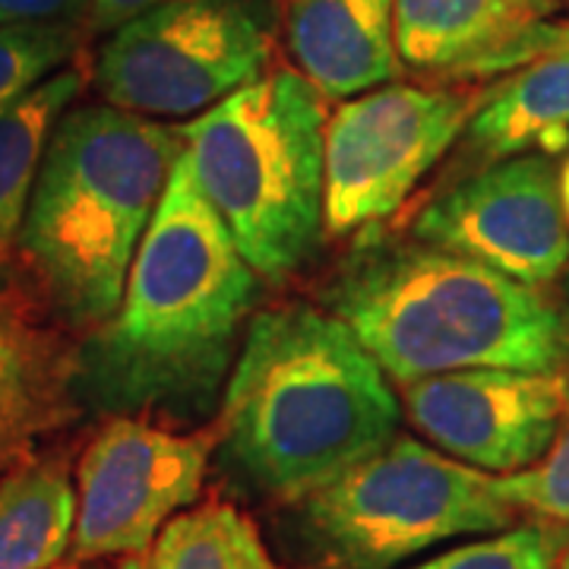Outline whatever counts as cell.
<instances>
[{
    "mask_svg": "<svg viewBox=\"0 0 569 569\" xmlns=\"http://www.w3.org/2000/svg\"><path fill=\"white\" fill-rule=\"evenodd\" d=\"M516 519L497 475L411 437H392L301 500L307 538L332 569H392L452 538L512 529Z\"/></svg>",
    "mask_w": 569,
    "mask_h": 569,
    "instance_id": "6",
    "label": "cell"
},
{
    "mask_svg": "<svg viewBox=\"0 0 569 569\" xmlns=\"http://www.w3.org/2000/svg\"><path fill=\"white\" fill-rule=\"evenodd\" d=\"M86 86L80 67H63L0 108V250L20 241L51 133Z\"/></svg>",
    "mask_w": 569,
    "mask_h": 569,
    "instance_id": "17",
    "label": "cell"
},
{
    "mask_svg": "<svg viewBox=\"0 0 569 569\" xmlns=\"http://www.w3.org/2000/svg\"><path fill=\"white\" fill-rule=\"evenodd\" d=\"M54 569H89V563H61V567Z\"/></svg>",
    "mask_w": 569,
    "mask_h": 569,
    "instance_id": "26",
    "label": "cell"
},
{
    "mask_svg": "<svg viewBox=\"0 0 569 569\" xmlns=\"http://www.w3.org/2000/svg\"><path fill=\"white\" fill-rule=\"evenodd\" d=\"M219 430L174 433L130 415L96 433L77 466V526L67 563L137 557L200 500Z\"/></svg>",
    "mask_w": 569,
    "mask_h": 569,
    "instance_id": "9",
    "label": "cell"
},
{
    "mask_svg": "<svg viewBox=\"0 0 569 569\" xmlns=\"http://www.w3.org/2000/svg\"><path fill=\"white\" fill-rule=\"evenodd\" d=\"M73 373L77 351L0 305V475L80 415Z\"/></svg>",
    "mask_w": 569,
    "mask_h": 569,
    "instance_id": "14",
    "label": "cell"
},
{
    "mask_svg": "<svg viewBox=\"0 0 569 569\" xmlns=\"http://www.w3.org/2000/svg\"><path fill=\"white\" fill-rule=\"evenodd\" d=\"M557 0H396V54L418 73L488 77L519 67Z\"/></svg>",
    "mask_w": 569,
    "mask_h": 569,
    "instance_id": "12",
    "label": "cell"
},
{
    "mask_svg": "<svg viewBox=\"0 0 569 569\" xmlns=\"http://www.w3.org/2000/svg\"><path fill=\"white\" fill-rule=\"evenodd\" d=\"M541 58H567L569 61V26H550L545 22L522 51V63L541 61Z\"/></svg>",
    "mask_w": 569,
    "mask_h": 569,
    "instance_id": "24",
    "label": "cell"
},
{
    "mask_svg": "<svg viewBox=\"0 0 569 569\" xmlns=\"http://www.w3.org/2000/svg\"><path fill=\"white\" fill-rule=\"evenodd\" d=\"M567 538L545 526H519L430 557L411 569H557Z\"/></svg>",
    "mask_w": 569,
    "mask_h": 569,
    "instance_id": "20",
    "label": "cell"
},
{
    "mask_svg": "<svg viewBox=\"0 0 569 569\" xmlns=\"http://www.w3.org/2000/svg\"><path fill=\"white\" fill-rule=\"evenodd\" d=\"M181 152L178 127L114 104H82L58 121L20 244L73 326L96 329L118 310Z\"/></svg>",
    "mask_w": 569,
    "mask_h": 569,
    "instance_id": "4",
    "label": "cell"
},
{
    "mask_svg": "<svg viewBox=\"0 0 569 569\" xmlns=\"http://www.w3.org/2000/svg\"><path fill=\"white\" fill-rule=\"evenodd\" d=\"M257 305V272L206 200L183 149L118 310L77 348V399L104 415L216 402Z\"/></svg>",
    "mask_w": 569,
    "mask_h": 569,
    "instance_id": "1",
    "label": "cell"
},
{
    "mask_svg": "<svg viewBox=\"0 0 569 569\" xmlns=\"http://www.w3.org/2000/svg\"><path fill=\"white\" fill-rule=\"evenodd\" d=\"M123 569H284L272 560L253 519L212 500L178 512L159 538Z\"/></svg>",
    "mask_w": 569,
    "mask_h": 569,
    "instance_id": "18",
    "label": "cell"
},
{
    "mask_svg": "<svg viewBox=\"0 0 569 569\" xmlns=\"http://www.w3.org/2000/svg\"><path fill=\"white\" fill-rule=\"evenodd\" d=\"M159 3H164V0H92L89 13H86V29L92 36H111L114 29H121L123 22L137 20Z\"/></svg>",
    "mask_w": 569,
    "mask_h": 569,
    "instance_id": "23",
    "label": "cell"
},
{
    "mask_svg": "<svg viewBox=\"0 0 569 569\" xmlns=\"http://www.w3.org/2000/svg\"><path fill=\"white\" fill-rule=\"evenodd\" d=\"M77 22H13L0 26V108L54 77L80 51Z\"/></svg>",
    "mask_w": 569,
    "mask_h": 569,
    "instance_id": "19",
    "label": "cell"
},
{
    "mask_svg": "<svg viewBox=\"0 0 569 569\" xmlns=\"http://www.w3.org/2000/svg\"><path fill=\"white\" fill-rule=\"evenodd\" d=\"M396 0H284V44L326 99H355L399 77Z\"/></svg>",
    "mask_w": 569,
    "mask_h": 569,
    "instance_id": "13",
    "label": "cell"
},
{
    "mask_svg": "<svg viewBox=\"0 0 569 569\" xmlns=\"http://www.w3.org/2000/svg\"><path fill=\"white\" fill-rule=\"evenodd\" d=\"M471 152L488 162L553 156L569 146V61L541 58L490 86L466 123Z\"/></svg>",
    "mask_w": 569,
    "mask_h": 569,
    "instance_id": "15",
    "label": "cell"
},
{
    "mask_svg": "<svg viewBox=\"0 0 569 569\" xmlns=\"http://www.w3.org/2000/svg\"><path fill=\"white\" fill-rule=\"evenodd\" d=\"M392 383L471 370H560L569 317L538 288L425 241H367L323 288Z\"/></svg>",
    "mask_w": 569,
    "mask_h": 569,
    "instance_id": "3",
    "label": "cell"
},
{
    "mask_svg": "<svg viewBox=\"0 0 569 569\" xmlns=\"http://www.w3.org/2000/svg\"><path fill=\"white\" fill-rule=\"evenodd\" d=\"M269 32L247 0H164L99 48L102 99L142 118H197L260 80Z\"/></svg>",
    "mask_w": 569,
    "mask_h": 569,
    "instance_id": "7",
    "label": "cell"
},
{
    "mask_svg": "<svg viewBox=\"0 0 569 569\" xmlns=\"http://www.w3.org/2000/svg\"><path fill=\"white\" fill-rule=\"evenodd\" d=\"M560 200H563V212H567L569 222V159L563 164V171H560Z\"/></svg>",
    "mask_w": 569,
    "mask_h": 569,
    "instance_id": "25",
    "label": "cell"
},
{
    "mask_svg": "<svg viewBox=\"0 0 569 569\" xmlns=\"http://www.w3.org/2000/svg\"><path fill=\"white\" fill-rule=\"evenodd\" d=\"M415 238L531 288L553 282L569 266L560 178L545 156L493 162L425 206Z\"/></svg>",
    "mask_w": 569,
    "mask_h": 569,
    "instance_id": "10",
    "label": "cell"
},
{
    "mask_svg": "<svg viewBox=\"0 0 569 569\" xmlns=\"http://www.w3.org/2000/svg\"><path fill=\"white\" fill-rule=\"evenodd\" d=\"M326 123L323 92L272 70L178 127L206 200L266 282L295 276L323 238Z\"/></svg>",
    "mask_w": 569,
    "mask_h": 569,
    "instance_id": "5",
    "label": "cell"
},
{
    "mask_svg": "<svg viewBox=\"0 0 569 569\" xmlns=\"http://www.w3.org/2000/svg\"><path fill=\"white\" fill-rule=\"evenodd\" d=\"M563 569H569V557H567V563H563Z\"/></svg>",
    "mask_w": 569,
    "mask_h": 569,
    "instance_id": "27",
    "label": "cell"
},
{
    "mask_svg": "<svg viewBox=\"0 0 569 569\" xmlns=\"http://www.w3.org/2000/svg\"><path fill=\"white\" fill-rule=\"evenodd\" d=\"M567 402L560 370L471 367L406 387L411 425L440 452L488 475L535 466L557 440Z\"/></svg>",
    "mask_w": 569,
    "mask_h": 569,
    "instance_id": "11",
    "label": "cell"
},
{
    "mask_svg": "<svg viewBox=\"0 0 569 569\" xmlns=\"http://www.w3.org/2000/svg\"><path fill=\"white\" fill-rule=\"evenodd\" d=\"M92 0H0V26L13 22H77Z\"/></svg>",
    "mask_w": 569,
    "mask_h": 569,
    "instance_id": "22",
    "label": "cell"
},
{
    "mask_svg": "<svg viewBox=\"0 0 569 569\" xmlns=\"http://www.w3.org/2000/svg\"><path fill=\"white\" fill-rule=\"evenodd\" d=\"M399 418L383 367L336 313L282 305L247 323L219 440L250 488L305 500L387 447Z\"/></svg>",
    "mask_w": 569,
    "mask_h": 569,
    "instance_id": "2",
    "label": "cell"
},
{
    "mask_svg": "<svg viewBox=\"0 0 569 569\" xmlns=\"http://www.w3.org/2000/svg\"><path fill=\"white\" fill-rule=\"evenodd\" d=\"M481 96L387 86L339 104L326 123L323 228L351 234L406 203L466 123Z\"/></svg>",
    "mask_w": 569,
    "mask_h": 569,
    "instance_id": "8",
    "label": "cell"
},
{
    "mask_svg": "<svg viewBox=\"0 0 569 569\" xmlns=\"http://www.w3.org/2000/svg\"><path fill=\"white\" fill-rule=\"evenodd\" d=\"M497 490L509 507L569 531V402L548 452L522 471L497 475Z\"/></svg>",
    "mask_w": 569,
    "mask_h": 569,
    "instance_id": "21",
    "label": "cell"
},
{
    "mask_svg": "<svg viewBox=\"0 0 569 569\" xmlns=\"http://www.w3.org/2000/svg\"><path fill=\"white\" fill-rule=\"evenodd\" d=\"M77 526V488L63 459H26L0 475V569L67 563Z\"/></svg>",
    "mask_w": 569,
    "mask_h": 569,
    "instance_id": "16",
    "label": "cell"
}]
</instances>
